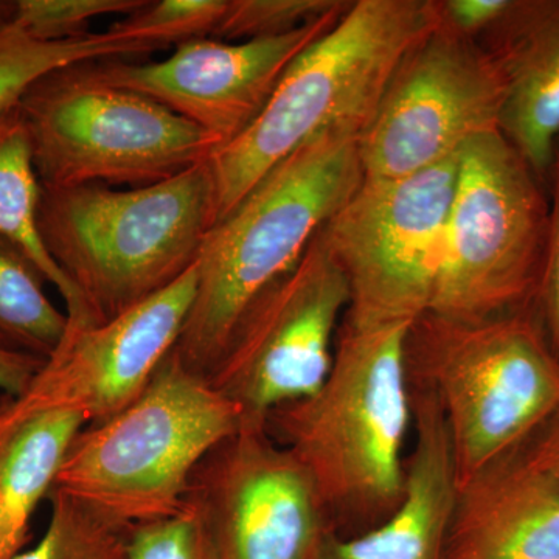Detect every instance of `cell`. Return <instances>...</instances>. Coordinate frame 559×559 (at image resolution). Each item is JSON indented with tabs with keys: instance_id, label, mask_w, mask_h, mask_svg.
<instances>
[{
	"instance_id": "obj_12",
	"label": "cell",
	"mask_w": 559,
	"mask_h": 559,
	"mask_svg": "<svg viewBox=\"0 0 559 559\" xmlns=\"http://www.w3.org/2000/svg\"><path fill=\"white\" fill-rule=\"evenodd\" d=\"M186 500L216 559H322L334 535L310 474L266 426L245 425L210 451Z\"/></svg>"
},
{
	"instance_id": "obj_27",
	"label": "cell",
	"mask_w": 559,
	"mask_h": 559,
	"mask_svg": "<svg viewBox=\"0 0 559 559\" xmlns=\"http://www.w3.org/2000/svg\"><path fill=\"white\" fill-rule=\"evenodd\" d=\"M549 230L533 308L547 344L559 359V140L551 164L549 182Z\"/></svg>"
},
{
	"instance_id": "obj_31",
	"label": "cell",
	"mask_w": 559,
	"mask_h": 559,
	"mask_svg": "<svg viewBox=\"0 0 559 559\" xmlns=\"http://www.w3.org/2000/svg\"><path fill=\"white\" fill-rule=\"evenodd\" d=\"M14 0H0V24L10 22L13 14Z\"/></svg>"
},
{
	"instance_id": "obj_4",
	"label": "cell",
	"mask_w": 559,
	"mask_h": 559,
	"mask_svg": "<svg viewBox=\"0 0 559 559\" xmlns=\"http://www.w3.org/2000/svg\"><path fill=\"white\" fill-rule=\"evenodd\" d=\"M216 223L209 160L175 178L116 190L105 183L43 187L44 248L81 294L97 325L178 282Z\"/></svg>"
},
{
	"instance_id": "obj_5",
	"label": "cell",
	"mask_w": 559,
	"mask_h": 559,
	"mask_svg": "<svg viewBox=\"0 0 559 559\" xmlns=\"http://www.w3.org/2000/svg\"><path fill=\"white\" fill-rule=\"evenodd\" d=\"M242 426L240 407L173 348L134 403L80 430L51 489L130 527L167 520L205 455Z\"/></svg>"
},
{
	"instance_id": "obj_14",
	"label": "cell",
	"mask_w": 559,
	"mask_h": 559,
	"mask_svg": "<svg viewBox=\"0 0 559 559\" xmlns=\"http://www.w3.org/2000/svg\"><path fill=\"white\" fill-rule=\"evenodd\" d=\"M278 38L227 43L194 39L167 60L91 62L110 86L138 92L218 140L221 148L259 119L290 62L330 31L352 5Z\"/></svg>"
},
{
	"instance_id": "obj_13",
	"label": "cell",
	"mask_w": 559,
	"mask_h": 559,
	"mask_svg": "<svg viewBox=\"0 0 559 559\" xmlns=\"http://www.w3.org/2000/svg\"><path fill=\"white\" fill-rule=\"evenodd\" d=\"M197 285L194 264L178 282L119 318L66 331L31 388L17 399L7 396L0 419L66 411L95 425L127 409L178 344Z\"/></svg>"
},
{
	"instance_id": "obj_2",
	"label": "cell",
	"mask_w": 559,
	"mask_h": 559,
	"mask_svg": "<svg viewBox=\"0 0 559 559\" xmlns=\"http://www.w3.org/2000/svg\"><path fill=\"white\" fill-rule=\"evenodd\" d=\"M362 180L359 135L326 131L267 173L210 229L197 261V294L175 345L190 370L209 378L241 316L299 263Z\"/></svg>"
},
{
	"instance_id": "obj_17",
	"label": "cell",
	"mask_w": 559,
	"mask_h": 559,
	"mask_svg": "<svg viewBox=\"0 0 559 559\" xmlns=\"http://www.w3.org/2000/svg\"><path fill=\"white\" fill-rule=\"evenodd\" d=\"M479 43L503 83L499 130L547 186L559 140V0H511Z\"/></svg>"
},
{
	"instance_id": "obj_32",
	"label": "cell",
	"mask_w": 559,
	"mask_h": 559,
	"mask_svg": "<svg viewBox=\"0 0 559 559\" xmlns=\"http://www.w3.org/2000/svg\"><path fill=\"white\" fill-rule=\"evenodd\" d=\"M2 404H3V395H0V409H2Z\"/></svg>"
},
{
	"instance_id": "obj_21",
	"label": "cell",
	"mask_w": 559,
	"mask_h": 559,
	"mask_svg": "<svg viewBox=\"0 0 559 559\" xmlns=\"http://www.w3.org/2000/svg\"><path fill=\"white\" fill-rule=\"evenodd\" d=\"M46 282L24 250L0 237V345L43 359L53 355L69 322L46 296Z\"/></svg>"
},
{
	"instance_id": "obj_30",
	"label": "cell",
	"mask_w": 559,
	"mask_h": 559,
	"mask_svg": "<svg viewBox=\"0 0 559 559\" xmlns=\"http://www.w3.org/2000/svg\"><path fill=\"white\" fill-rule=\"evenodd\" d=\"M530 441L532 443L524 447L528 457L559 484V415L547 423Z\"/></svg>"
},
{
	"instance_id": "obj_16",
	"label": "cell",
	"mask_w": 559,
	"mask_h": 559,
	"mask_svg": "<svg viewBox=\"0 0 559 559\" xmlns=\"http://www.w3.org/2000/svg\"><path fill=\"white\" fill-rule=\"evenodd\" d=\"M443 559H559V484L524 448L459 485Z\"/></svg>"
},
{
	"instance_id": "obj_7",
	"label": "cell",
	"mask_w": 559,
	"mask_h": 559,
	"mask_svg": "<svg viewBox=\"0 0 559 559\" xmlns=\"http://www.w3.org/2000/svg\"><path fill=\"white\" fill-rule=\"evenodd\" d=\"M21 110L40 186H151L221 148L218 140L145 95L110 86L91 62L47 73Z\"/></svg>"
},
{
	"instance_id": "obj_19",
	"label": "cell",
	"mask_w": 559,
	"mask_h": 559,
	"mask_svg": "<svg viewBox=\"0 0 559 559\" xmlns=\"http://www.w3.org/2000/svg\"><path fill=\"white\" fill-rule=\"evenodd\" d=\"M40 193L31 138L20 108L14 106L0 114V237L24 250L61 294L68 331L97 326L86 301L44 248L38 227Z\"/></svg>"
},
{
	"instance_id": "obj_22",
	"label": "cell",
	"mask_w": 559,
	"mask_h": 559,
	"mask_svg": "<svg viewBox=\"0 0 559 559\" xmlns=\"http://www.w3.org/2000/svg\"><path fill=\"white\" fill-rule=\"evenodd\" d=\"M49 527L33 549L13 559H128L130 525L51 489Z\"/></svg>"
},
{
	"instance_id": "obj_1",
	"label": "cell",
	"mask_w": 559,
	"mask_h": 559,
	"mask_svg": "<svg viewBox=\"0 0 559 559\" xmlns=\"http://www.w3.org/2000/svg\"><path fill=\"white\" fill-rule=\"evenodd\" d=\"M411 325L342 322L322 388L266 419L267 432L310 474L341 538L380 525L403 495L404 444L414 423Z\"/></svg>"
},
{
	"instance_id": "obj_15",
	"label": "cell",
	"mask_w": 559,
	"mask_h": 559,
	"mask_svg": "<svg viewBox=\"0 0 559 559\" xmlns=\"http://www.w3.org/2000/svg\"><path fill=\"white\" fill-rule=\"evenodd\" d=\"M414 447L403 495L388 520L360 535H333L322 559H443L459 498V473L436 393L411 381Z\"/></svg>"
},
{
	"instance_id": "obj_25",
	"label": "cell",
	"mask_w": 559,
	"mask_h": 559,
	"mask_svg": "<svg viewBox=\"0 0 559 559\" xmlns=\"http://www.w3.org/2000/svg\"><path fill=\"white\" fill-rule=\"evenodd\" d=\"M146 0H14L10 24L28 38L62 43L91 35V24L110 14L128 16Z\"/></svg>"
},
{
	"instance_id": "obj_23",
	"label": "cell",
	"mask_w": 559,
	"mask_h": 559,
	"mask_svg": "<svg viewBox=\"0 0 559 559\" xmlns=\"http://www.w3.org/2000/svg\"><path fill=\"white\" fill-rule=\"evenodd\" d=\"M227 0H146L142 9L114 22L108 31L142 40L157 50L213 36Z\"/></svg>"
},
{
	"instance_id": "obj_24",
	"label": "cell",
	"mask_w": 559,
	"mask_h": 559,
	"mask_svg": "<svg viewBox=\"0 0 559 559\" xmlns=\"http://www.w3.org/2000/svg\"><path fill=\"white\" fill-rule=\"evenodd\" d=\"M349 0H227L213 38L252 40L278 38L345 9Z\"/></svg>"
},
{
	"instance_id": "obj_9",
	"label": "cell",
	"mask_w": 559,
	"mask_h": 559,
	"mask_svg": "<svg viewBox=\"0 0 559 559\" xmlns=\"http://www.w3.org/2000/svg\"><path fill=\"white\" fill-rule=\"evenodd\" d=\"M460 153L393 180H362L322 227L349 289L342 322L414 323L429 311Z\"/></svg>"
},
{
	"instance_id": "obj_20",
	"label": "cell",
	"mask_w": 559,
	"mask_h": 559,
	"mask_svg": "<svg viewBox=\"0 0 559 559\" xmlns=\"http://www.w3.org/2000/svg\"><path fill=\"white\" fill-rule=\"evenodd\" d=\"M142 40L106 31L84 38L43 43L10 22L0 24V114L20 105L22 95L47 73L84 62L123 60L156 51Z\"/></svg>"
},
{
	"instance_id": "obj_11",
	"label": "cell",
	"mask_w": 559,
	"mask_h": 559,
	"mask_svg": "<svg viewBox=\"0 0 559 559\" xmlns=\"http://www.w3.org/2000/svg\"><path fill=\"white\" fill-rule=\"evenodd\" d=\"M503 83L479 40L437 25L415 44L359 138L364 180L406 178L499 130Z\"/></svg>"
},
{
	"instance_id": "obj_8",
	"label": "cell",
	"mask_w": 559,
	"mask_h": 559,
	"mask_svg": "<svg viewBox=\"0 0 559 559\" xmlns=\"http://www.w3.org/2000/svg\"><path fill=\"white\" fill-rule=\"evenodd\" d=\"M549 230V191L500 130L460 151L428 312L485 320L533 305Z\"/></svg>"
},
{
	"instance_id": "obj_6",
	"label": "cell",
	"mask_w": 559,
	"mask_h": 559,
	"mask_svg": "<svg viewBox=\"0 0 559 559\" xmlns=\"http://www.w3.org/2000/svg\"><path fill=\"white\" fill-rule=\"evenodd\" d=\"M406 359L409 380L440 401L459 484L559 415V359L533 305L476 322L426 312L407 333Z\"/></svg>"
},
{
	"instance_id": "obj_18",
	"label": "cell",
	"mask_w": 559,
	"mask_h": 559,
	"mask_svg": "<svg viewBox=\"0 0 559 559\" xmlns=\"http://www.w3.org/2000/svg\"><path fill=\"white\" fill-rule=\"evenodd\" d=\"M86 425L83 415L66 411L0 419V559H13L27 544L33 513L49 498L70 444Z\"/></svg>"
},
{
	"instance_id": "obj_29",
	"label": "cell",
	"mask_w": 559,
	"mask_h": 559,
	"mask_svg": "<svg viewBox=\"0 0 559 559\" xmlns=\"http://www.w3.org/2000/svg\"><path fill=\"white\" fill-rule=\"evenodd\" d=\"M46 359L31 353L20 352L0 345V392L17 399L25 392L36 374L43 369Z\"/></svg>"
},
{
	"instance_id": "obj_28",
	"label": "cell",
	"mask_w": 559,
	"mask_h": 559,
	"mask_svg": "<svg viewBox=\"0 0 559 559\" xmlns=\"http://www.w3.org/2000/svg\"><path fill=\"white\" fill-rule=\"evenodd\" d=\"M511 0H437L440 22L448 28L479 40L503 16Z\"/></svg>"
},
{
	"instance_id": "obj_3",
	"label": "cell",
	"mask_w": 559,
	"mask_h": 559,
	"mask_svg": "<svg viewBox=\"0 0 559 559\" xmlns=\"http://www.w3.org/2000/svg\"><path fill=\"white\" fill-rule=\"evenodd\" d=\"M439 22L437 0H353L290 62L259 119L210 157L216 223L316 135L347 130L360 138L401 62Z\"/></svg>"
},
{
	"instance_id": "obj_26",
	"label": "cell",
	"mask_w": 559,
	"mask_h": 559,
	"mask_svg": "<svg viewBox=\"0 0 559 559\" xmlns=\"http://www.w3.org/2000/svg\"><path fill=\"white\" fill-rule=\"evenodd\" d=\"M128 559H216L201 514L191 503L167 520L132 528Z\"/></svg>"
},
{
	"instance_id": "obj_10",
	"label": "cell",
	"mask_w": 559,
	"mask_h": 559,
	"mask_svg": "<svg viewBox=\"0 0 559 559\" xmlns=\"http://www.w3.org/2000/svg\"><path fill=\"white\" fill-rule=\"evenodd\" d=\"M348 305L347 278L319 231L241 316L210 384L240 407L245 425L266 426L272 412L322 388Z\"/></svg>"
}]
</instances>
